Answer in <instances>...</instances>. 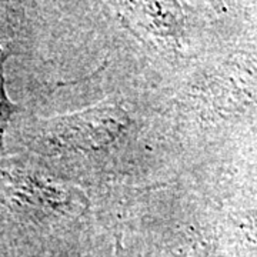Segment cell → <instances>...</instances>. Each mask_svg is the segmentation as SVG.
Returning a JSON list of instances; mask_svg holds the SVG:
<instances>
[{"label":"cell","instance_id":"obj_2","mask_svg":"<svg viewBox=\"0 0 257 257\" xmlns=\"http://www.w3.org/2000/svg\"><path fill=\"white\" fill-rule=\"evenodd\" d=\"M9 53V49L0 45V149L3 147V135L9 124L10 117L18 110V106L9 100L5 87V62Z\"/></svg>","mask_w":257,"mask_h":257},{"label":"cell","instance_id":"obj_1","mask_svg":"<svg viewBox=\"0 0 257 257\" xmlns=\"http://www.w3.org/2000/svg\"><path fill=\"white\" fill-rule=\"evenodd\" d=\"M127 116L117 106L101 104L55 119L47 127V140L69 150H97L119 138Z\"/></svg>","mask_w":257,"mask_h":257}]
</instances>
